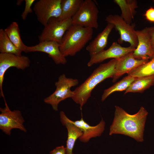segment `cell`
I'll return each mask as SVG.
<instances>
[{"mask_svg":"<svg viewBox=\"0 0 154 154\" xmlns=\"http://www.w3.org/2000/svg\"><path fill=\"white\" fill-rule=\"evenodd\" d=\"M114 117L110 126L109 135L120 134L142 142L148 112L143 107L136 114L130 115L120 107L115 106Z\"/></svg>","mask_w":154,"mask_h":154,"instance_id":"cell-1","label":"cell"},{"mask_svg":"<svg viewBox=\"0 0 154 154\" xmlns=\"http://www.w3.org/2000/svg\"><path fill=\"white\" fill-rule=\"evenodd\" d=\"M117 59H112L108 62L101 64L87 79L73 91L72 98L81 108L90 97L92 91L99 83L106 78H112L115 72Z\"/></svg>","mask_w":154,"mask_h":154,"instance_id":"cell-2","label":"cell"},{"mask_svg":"<svg viewBox=\"0 0 154 154\" xmlns=\"http://www.w3.org/2000/svg\"><path fill=\"white\" fill-rule=\"evenodd\" d=\"M93 34L92 28L72 25L66 32L60 44L61 52L65 57L75 55L92 39Z\"/></svg>","mask_w":154,"mask_h":154,"instance_id":"cell-3","label":"cell"},{"mask_svg":"<svg viewBox=\"0 0 154 154\" xmlns=\"http://www.w3.org/2000/svg\"><path fill=\"white\" fill-rule=\"evenodd\" d=\"M78 84L77 79L68 78L64 74L60 75L55 83V91L44 99V102L51 105L54 111H57L58 105L61 102L68 98H72L73 96V91H71L70 88Z\"/></svg>","mask_w":154,"mask_h":154,"instance_id":"cell-4","label":"cell"},{"mask_svg":"<svg viewBox=\"0 0 154 154\" xmlns=\"http://www.w3.org/2000/svg\"><path fill=\"white\" fill-rule=\"evenodd\" d=\"M99 10L92 0H83L76 14L72 18V25L97 29Z\"/></svg>","mask_w":154,"mask_h":154,"instance_id":"cell-5","label":"cell"},{"mask_svg":"<svg viewBox=\"0 0 154 154\" xmlns=\"http://www.w3.org/2000/svg\"><path fill=\"white\" fill-rule=\"evenodd\" d=\"M72 25L71 18L59 21L56 18H51L39 36V42L52 41L60 44L66 32Z\"/></svg>","mask_w":154,"mask_h":154,"instance_id":"cell-6","label":"cell"},{"mask_svg":"<svg viewBox=\"0 0 154 154\" xmlns=\"http://www.w3.org/2000/svg\"><path fill=\"white\" fill-rule=\"evenodd\" d=\"M105 21L108 23L114 25V28L120 35L118 42L122 43L125 41L130 44V46L136 48L138 44V39L135 29V26L127 23L118 15L110 14L107 16Z\"/></svg>","mask_w":154,"mask_h":154,"instance_id":"cell-7","label":"cell"},{"mask_svg":"<svg viewBox=\"0 0 154 154\" xmlns=\"http://www.w3.org/2000/svg\"><path fill=\"white\" fill-rule=\"evenodd\" d=\"M5 107L0 108V129L8 135H10L11 130L18 129L26 132L27 130L23 125L24 119L21 111L19 110L11 111L5 100Z\"/></svg>","mask_w":154,"mask_h":154,"instance_id":"cell-8","label":"cell"},{"mask_svg":"<svg viewBox=\"0 0 154 154\" xmlns=\"http://www.w3.org/2000/svg\"><path fill=\"white\" fill-rule=\"evenodd\" d=\"M61 0H39L33 10L38 21L44 26L52 18H59L61 12Z\"/></svg>","mask_w":154,"mask_h":154,"instance_id":"cell-9","label":"cell"},{"mask_svg":"<svg viewBox=\"0 0 154 154\" xmlns=\"http://www.w3.org/2000/svg\"><path fill=\"white\" fill-rule=\"evenodd\" d=\"M30 61L29 58L24 55H17L9 53H0V95L5 99L3 90V85L5 73L9 68L15 67L24 70L29 67Z\"/></svg>","mask_w":154,"mask_h":154,"instance_id":"cell-10","label":"cell"},{"mask_svg":"<svg viewBox=\"0 0 154 154\" xmlns=\"http://www.w3.org/2000/svg\"><path fill=\"white\" fill-rule=\"evenodd\" d=\"M60 44L54 41H44L32 46H27L25 52H40L48 54L56 64H64L67 60L60 51Z\"/></svg>","mask_w":154,"mask_h":154,"instance_id":"cell-11","label":"cell"},{"mask_svg":"<svg viewBox=\"0 0 154 154\" xmlns=\"http://www.w3.org/2000/svg\"><path fill=\"white\" fill-rule=\"evenodd\" d=\"M135 49L130 46L127 47H123L117 42H114L107 50H104L90 57L87 66L90 67L94 64L102 62L109 58L118 59L133 51Z\"/></svg>","mask_w":154,"mask_h":154,"instance_id":"cell-12","label":"cell"},{"mask_svg":"<svg viewBox=\"0 0 154 154\" xmlns=\"http://www.w3.org/2000/svg\"><path fill=\"white\" fill-rule=\"evenodd\" d=\"M138 39V44L133 52L132 55L138 60H149L154 57L151 48L150 36L148 27L141 30H136Z\"/></svg>","mask_w":154,"mask_h":154,"instance_id":"cell-13","label":"cell"},{"mask_svg":"<svg viewBox=\"0 0 154 154\" xmlns=\"http://www.w3.org/2000/svg\"><path fill=\"white\" fill-rule=\"evenodd\" d=\"M60 112L66 121L75 125L82 131V135L78 138L81 142H87L92 138L100 136L104 130L105 122L102 119L98 125L92 126L86 122L82 117L79 120L73 121L66 116L64 112Z\"/></svg>","mask_w":154,"mask_h":154,"instance_id":"cell-14","label":"cell"},{"mask_svg":"<svg viewBox=\"0 0 154 154\" xmlns=\"http://www.w3.org/2000/svg\"><path fill=\"white\" fill-rule=\"evenodd\" d=\"M133 52L117 59L115 73L112 77L113 82H116L118 78L124 74H128L133 70L145 63L149 60H140L135 58L132 55Z\"/></svg>","mask_w":154,"mask_h":154,"instance_id":"cell-15","label":"cell"},{"mask_svg":"<svg viewBox=\"0 0 154 154\" xmlns=\"http://www.w3.org/2000/svg\"><path fill=\"white\" fill-rule=\"evenodd\" d=\"M114 28L113 25L108 23L103 30L86 46V50L90 57L104 50L107 44L109 35Z\"/></svg>","mask_w":154,"mask_h":154,"instance_id":"cell-16","label":"cell"},{"mask_svg":"<svg viewBox=\"0 0 154 154\" xmlns=\"http://www.w3.org/2000/svg\"><path fill=\"white\" fill-rule=\"evenodd\" d=\"M60 121L66 128L68 131V137L66 147V154H74L73 150L77 139L82 134V131L77 127L66 121L60 112Z\"/></svg>","mask_w":154,"mask_h":154,"instance_id":"cell-17","label":"cell"},{"mask_svg":"<svg viewBox=\"0 0 154 154\" xmlns=\"http://www.w3.org/2000/svg\"><path fill=\"white\" fill-rule=\"evenodd\" d=\"M113 1L119 7L120 16L128 24H131L136 13L138 3L136 0H114Z\"/></svg>","mask_w":154,"mask_h":154,"instance_id":"cell-18","label":"cell"},{"mask_svg":"<svg viewBox=\"0 0 154 154\" xmlns=\"http://www.w3.org/2000/svg\"><path fill=\"white\" fill-rule=\"evenodd\" d=\"M83 0H61V12L57 19L63 21L72 18L78 11Z\"/></svg>","mask_w":154,"mask_h":154,"instance_id":"cell-19","label":"cell"},{"mask_svg":"<svg viewBox=\"0 0 154 154\" xmlns=\"http://www.w3.org/2000/svg\"><path fill=\"white\" fill-rule=\"evenodd\" d=\"M154 85V75L135 78L124 94L129 92L142 93Z\"/></svg>","mask_w":154,"mask_h":154,"instance_id":"cell-20","label":"cell"},{"mask_svg":"<svg viewBox=\"0 0 154 154\" xmlns=\"http://www.w3.org/2000/svg\"><path fill=\"white\" fill-rule=\"evenodd\" d=\"M4 31L7 36L17 48L25 52L27 46L22 41L18 25L15 21L12 22Z\"/></svg>","mask_w":154,"mask_h":154,"instance_id":"cell-21","label":"cell"},{"mask_svg":"<svg viewBox=\"0 0 154 154\" xmlns=\"http://www.w3.org/2000/svg\"><path fill=\"white\" fill-rule=\"evenodd\" d=\"M0 52L19 56L22 55V52L13 43L2 29H0Z\"/></svg>","mask_w":154,"mask_h":154,"instance_id":"cell-22","label":"cell"},{"mask_svg":"<svg viewBox=\"0 0 154 154\" xmlns=\"http://www.w3.org/2000/svg\"><path fill=\"white\" fill-rule=\"evenodd\" d=\"M135 78L128 75L115 84L105 90L102 96V101H104L110 94L115 92L126 90Z\"/></svg>","mask_w":154,"mask_h":154,"instance_id":"cell-23","label":"cell"},{"mask_svg":"<svg viewBox=\"0 0 154 154\" xmlns=\"http://www.w3.org/2000/svg\"><path fill=\"white\" fill-rule=\"evenodd\" d=\"M127 74L128 75L134 78L154 75V57L145 63Z\"/></svg>","mask_w":154,"mask_h":154,"instance_id":"cell-24","label":"cell"},{"mask_svg":"<svg viewBox=\"0 0 154 154\" xmlns=\"http://www.w3.org/2000/svg\"><path fill=\"white\" fill-rule=\"evenodd\" d=\"M25 6L21 16L22 19L25 20L28 14L32 13L33 10L31 7L32 5L35 1V0H25Z\"/></svg>","mask_w":154,"mask_h":154,"instance_id":"cell-25","label":"cell"},{"mask_svg":"<svg viewBox=\"0 0 154 154\" xmlns=\"http://www.w3.org/2000/svg\"><path fill=\"white\" fill-rule=\"evenodd\" d=\"M144 15L148 21L154 22V8L151 7L145 12Z\"/></svg>","mask_w":154,"mask_h":154,"instance_id":"cell-26","label":"cell"},{"mask_svg":"<svg viewBox=\"0 0 154 154\" xmlns=\"http://www.w3.org/2000/svg\"><path fill=\"white\" fill-rule=\"evenodd\" d=\"M50 154H66V147L63 145L57 147L51 151Z\"/></svg>","mask_w":154,"mask_h":154,"instance_id":"cell-27","label":"cell"},{"mask_svg":"<svg viewBox=\"0 0 154 154\" xmlns=\"http://www.w3.org/2000/svg\"><path fill=\"white\" fill-rule=\"evenodd\" d=\"M148 28L150 36L151 46L154 57V26L148 27Z\"/></svg>","mask_w":154,"mask_h":154,"instance_id":"cell-28","label":"cell"},{"mask_svg":"<svg viewBox=\"0 0 154 154\" xmlns=\"http://www.w3.org/2000/svg\"><path fill=\"white\" fill-rule=\"evenodd\" d=\"M152 1V2H153L154 4V0H153Z\"/></svg>","mask_w":154,"mask_h":154,"instance_id":"cell-29","label":"cell"}]
</instances>
